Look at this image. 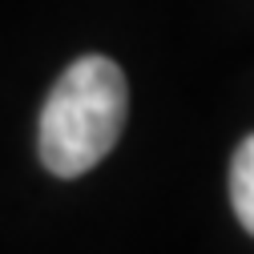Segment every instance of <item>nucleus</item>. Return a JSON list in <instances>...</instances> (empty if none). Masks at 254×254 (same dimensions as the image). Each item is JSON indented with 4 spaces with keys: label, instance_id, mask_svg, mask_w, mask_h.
<instances>
[{
    "label": "nucleus",
    "instance_id": "obj_1",
    "mask_svg": "<svg viewBox=\"0 0 254 254\" xmlns=\"http://www.w3.org/2000/svg\"><path fill=\"white\" fill-rule=\"evenodd\" d=\"M129 89L125 73L109 57L89 53L61 73L49 101L41 109L37 149L49 174L57 178H81L117 145Z\"/></svg>",
    "mask_w": 254,
    "mask_h": 254
},
{
    "label": "nucleus",
    "instance_id": "obj_2",
    "mask_svg": "<svg viewBox=\"0 0 254 254\" xmlns=\"http://www.w3.org/2000/svg\"><path fill=\"white\" fill-rule=\"evenodd\" d=\"M230 206L242 230L254 238V133L242 137L230 157Z\"/></svg>",
    "mask_w": 254,
    "mask_h": 254
}]
</instances>
